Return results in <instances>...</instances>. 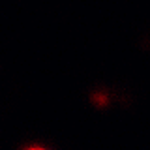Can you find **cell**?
I'll return each instance as SVG.
<instances>
[{
    "instance_id": "cell-1",
    "label": "cell",
    "mask_w": 150,
    "mask_h": 150,
    "mask_svg": "<svg viewBox=\"0 0 150 150\" xmlns=\"http://www.w3.org/2000/svg\"><path fill=\"white\" fill-rule=\"evenodd\" d=\"M26 150H45V148H41V146H30V148H26Z\"/></svg>"
}]
</instances>
